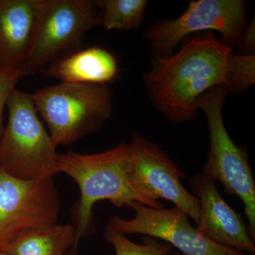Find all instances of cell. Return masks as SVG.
<instances>
[{
  "label": "cell",
  "mask_w": 255,
  "mask_h": 255,
  "mask_svg": "<svg viewBox=\"0 0 255 255\" xmlns=\"http://www.w3.org/2000/svg\"><path fill=\"white\" fill-rule=\"evenodd\" d=\"M253 55H235L212 33L192 38L172 55H158L145 77L155 105L173 122L195 117L196 102L216 87L246 90L255 80Z\"/></svg>",
  "instance_id": "1"
},
{
  "label": "cell",
  "mask_w": 255,
  "mask_h": 255,
  "mask_svg": "<svg viewBox=\"0 0 255 255\" xmlns=\"http://www.w3.org/2000/svg\"><path fill=\"white\" fill-rule=\"evenodd\" d=\"M131 163V147L125 142L100 153L58 154V172L73 178L81 194L75 228L78 243L94 226L93 207L98 201L108 200L118 207L129 206L133 201L149 206L129 183Z\"/></svg>",
  "instance_id": "2"
},
{
  "label": "cell",
  "mask_w": 255,
  "mask_h": 255,
  "mask_svg": "<svg viewBox=\"0 0 255 255\" xmlns=\"http://www.w3.org/2000/svg\"><path fill=\"white\" fill-rule=\"evenodd\" d=\"M6 107L9 119L0 140V172L22 180L58 173L56 144L40 120L31 94L16 87Z\"/></svg>",
  "instance_id": "3"
},
{
  "label": "cell",
  "mask_w": 255,
  "mask_h": 255,
  "mask_svg": "<svg viewBox=\"0 0 255 255\" xmlns=\"http://www.w3.org/2000/svg\"><path fill=\"white\" fill-rule=\"evenodd\" d=\"M56 145H68L97 131L112 112L107 85L60 82L31 95Z\"/></svg>",
  "instance_id": "4"
},
{
  "label": "cell",
  "mask_w": 255,
  "mask_h": 255,
  "mask_svg": "<svg viewBox=\"0 0 255 255\" xmlns=\"http://www.w3.org/2000/svg\"><path fill=\"white\" fill-rule=\"evenodd\" d=\"M231 90L216 87L199 97L197 110L205 112L209 126V157L203 168L206 177L223 184L226 193L241 199L248 220V230L255 240V184L247 151L236 145L225 127L222 107L225 97Z\"/></svg>",
  "instance_id": "5"
},
{
  "label": "cell",
  "mask_w": 255,
  "mask_h": 255,
  "mask_svg": "<svg viewBox=\"0 0 255 255\" xmlns=\"http://www.w3.org/2000/svg\"><path fill=\"white\" fill-rule=\"evenodd\" d=\"M101 24L95 3L88 0H41L34 36L23 76L78 50L87 32Z\"/></svg>",
  "instance_id": "6"
},
{
  "label": "cell",
  "mask_w": 255,
  "mask_h": 255,
  "mask_svg": "<svg viewBox=\"0 0 255 255\" xmlns=\"http://www.w3.org/2000/svg\"><path fill=\"white\" fill-rule=\"evenodd\" d=\"M53 177L22 180L0 172V251L25 233L56 224L60 195Z\"/></svg>",
  "instance_id": "7"
},
{
  "label": "cell",
  "mask_w": 255,
  "mask_h": 255,
  "mask_svg": "<svg viewBox=\"0 0 255 255\" xmlns=\"http://www.w3.org/2000/svg\"><path fill=\"white\" fill-rule=\"evenodd\" d=\"M130 145L132 163L128 178L134 191L147 201L150 207H163L159 199L170 201L197 225L199 201L181 182L185 174L158 146L140 134H132Z\"/></svg>",
  "instance_id": "8"
},
{
  "label": "cell",
  "mask_w": 255,
  "mask_h": 255,
  "mask_svg": "<svg viewBox=\"0 0 255 255\" xmlns=\"http://www.w3.org/2000/svg\"><path fill=\"white\" fill-rule=\"evenodd\" d=\"M135 211L133 219L114 216L109 226L122 234H140L167 242L184 255H249L227 247L219 246L204 237L189 222L182 210L149 207L137 201L130 204Z\"/></svg>",
  "instance_id": "9"
},
{
  "label": "cell",
  "mask_w": 255,
  "mask_h": 255,
  "mask_svg": "<svg viewBox=\"0 0 255 255\" xmlns=\"http://www.w3.org/2000/svg\"><path fill=\"white\" fill-rule=\"evenodd\" d=\"M246 22V6L239 0L191 1L187 11L171 21L152 26L146 38L159 55L165 56L183 38L203 31H216L227 42L241 36Z\"/></svg>",
  "instance_id": "10"
},
{
  "label": "cell",
  "mask_w": 255,
  "mask_h": 255,
  "mask_svg": "<svg viewBox=\"0 0 255 255\" xmlns=\"http://www.w3.org/2000/svg\"><path fill=\"white\" fill-rule=\"evenodd\" d=\"M189 184L200 206L196 225L199 232L219 246L254 255L255 241L242 215L223 199L216 182L201 172L191 178Z\"/></svg>",
  "instance_id": "11"
},
{
  "label": "cell",
  "mask_w": 255,
  "mask_h": 255,
  "mask_svg": "<svg viewBox=\"0 0 255 255\" xmlns=\"http://www.w3.org/2000/svg\"><path fill=\"white\" fill-rule=\"evenodd\" d=\"M40 2L41 0H0V71L18 72L23 76Z\"/></svg>",
  "instance_id": "12"
},
{
  "label": "cell",
  "mask_w": 255,
  "mask_h": 255,
  "mask_svg": "<svg viewBox=\"0 0 255 255\" xmlns=\"http://www.w3.org/2000/svg\"><path fill=\"white\" fill-rule=\"evenodd\" d=\"M44 74L63 82L105 85L113 82L119 73L117 60L100 47L78 49L49 64Z\"/></svg>",
  "instance_id": "13"
},
{
  "label": "cell",
  "mask_w": 255,
  "mask_h": 255,
  "mask_svg": "<svg viewBox=\"0 0 255 255\" xmlns=\"http://www.w3.org/2000/svg\"><path fill=\"white\" fill-rule=\"evenodd\" d=\"M78 245L75 227L56 223L25 233L0 251L8 255H65Z\"/></svg>",
  "instance_id": "14"
},
{
  "label": "cell",
  "mask_w": 255,
  "mask_h": 255,
  "mask_svg": "<svg viewBox=\"0 0 255 255\" xmlns=\"http://www.w3.org/2000/svg\"><path fill=\"white\" fill-rule=\"evenodd\" d=\"M101 24L107 30H130L140 27L147 6L144 0H106Z\"/></svg>",
  "instance_id": "15"
},
{
  "label": "cell",
  "mask_w": 255,
  "mask_h": 255,
  "mask_svg": "<svg viewBox=\"0 0 255 255\" xmlns=\"http://www.w3.org/2000/svg\"><path fill=\"white\" fill-rule=\"evenodd\" d=\"M104 236L106 241L113 246L116 255H170L173 250L170 245L160 243L150 236L142 238V245L136 244L109 225L106 226Z\"/></svg>",
  "instance_id": "16"
},
{
  "label": "cell",
  "mask_w": 255,
  "mask_h": 255,
  "mask_svg": "<svg viewBox=\"0 0 255 255\" xmlns=\"http://www.w3.org/2000/svg\"><path fill=\"white\" fill-rule=\"evenodd\" d=\"M22 73L18 72L0 71V140L2 136L4 128L3 126V114L11 92L16 88Z\"/></svg>",
  "instance_id": "17"
},
{
  "label": "cell",
  "mask_w": 255,
  "mask_h": 255,
  "mask_svg": "<svg viewBox=\"0 0 255 255\" xmlns=\"http://www.w3.org/2000/svg\"><path fill=\"white\" fill-rule=\"evenodd\" d=\"M254 26H251L248 28V31L246 32V38H245V44L246 47L249 48V49H253V44L254 45V42L253 41V33H254Z\"/></svg>",
  "instance_id": "18"
},
{
  "label": "cell",
  "mask_w": 255,
  "mask_h": 255,
  "mask_svg": "<svg viewBox=\"0 0 255 255\" xmlns=\"http://www.w3.org/2000/svg\"><path fill=\"white\" fill-rule=\"evenodd\" d=\"M77 246H74L73 248H72L67 253V254L65 255H78V251H77Z\"/></svg>",
  "instance_id": "19"
},
{
  "label": "cell",
  "mask_w": 255,
  "mask_h": 255,
  "mask_svg": "<svg viewBox=\"0 0 255 255\" xmlns=\"http://www.w3.org/2000/svg\"><path fill=\"white\" fill-rule=\"evenodd\" d=\"M0 255H8L6 254V253H4V252L0 251Z\"/></svg>",
  "instance_id": "20"
},
{
  "label": "cell",
  "mask_w": 255,
  "mask_h": 255,
  "mask_svg": "<svg viewBox=\"0 0 255 255\" xmlns=\"http://www.w3.org/2000/svg\"><path fill=\"white\" fill-rule=\"evenodd\" d=\"M170 255H184L181 254V253H174V254H171Z\"/></svg>",
  "instance_id": "21"
}]
</instances>
